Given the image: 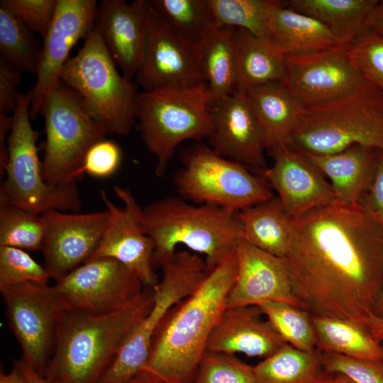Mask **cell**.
Masks as SVG:
<instances>
[{
  "label": "cell",
  "mask_w": 383,
  "mask_h": 383,
  "mask_svg": "<svg viewBox=\"0 0 383 383\" xmlns=\"http://www.w3.org/2000/svg\"><path fill=\"white\" fill-rule=\"evenodd\" d=\"M382 152L355 145L330 155L301 153L330 180L336 199L360 204L372 187Z\"/></svg>",
  "instance_id": "obj_24"
},
{
  "label": "cell",
  "mask_w": 383,
  "mask_h": 383,
  "mask_svg": "<svg viewBox=\"0 0 383 383\" xmlns=\"http://www.w3.org/2000/svg\"><path fill=\"white\" fill-rule=\"evenodd\" d=\"M97 7L95 0H57L55 17L43 38L36 82L29 92L31 118L40 113L45 96L60 82L72 48L94 29Z\"/></svg>",
  "instance_id": "obj_17"
},
{
  "label": "cell",
  "mask_w": 383,
  "mask_h": 383,
  "mask_svg": "<svg viewBox=\"0 0 383 383\" xmlns=\"http://www.w3.org/2000/svg\"><path fill=\"white\" fill-rule=\"evenodd\" d=\"M292 227L282 258L299 307L366 326L383 283V226L360 204L335 198Z\"/></svg>",
  "instance_id": "obj_1"
},
{
  "label": "cell",
  "mask_w": 383,
  "mask_h": 383,
  "mask_svg": "<svg viewBox=\"0 0 383 383\" xmlns=\"http://www.w3.org/2000/svg\"><path fill=\"white\" fill-rule=\"evenodd\" d=\"M253 371L255 383H316L326 373L318 349L309 353L287 343Z\"/></svg>",
  "instance_id": "obj_32"
},
{
  "label": "cell",
  "mask_w": 383,
  "mask_h": 383,
  "mask_svg": "<svg viewBox=\"0 0 383 383\" xmlns=\"http://www.w3.org/2000/svg\"><path fill=\"white\" fill-rule=\"evenodd\" d=\"M211 148L220 155L253 168L260 175L267 168L266 146L245 94L234 93L209 101Z\"/></svg>",
  "instance_id": "obj_19"
},
{
  "label": "cell",
  "mask_w": 383,
  "mask_h": 383,
  "mask_svg": "<svg viewBox=\"0 0 383 383\" xmlns=\"http://www.w3.org/2000/svg\"><path fill=\"white\" fill-rule=\"evenodd\" d=\"M0 383H28V381L21 370L14 365L10 372H1Z\"/></svg>",
  "instance_id": "obj_50"
},
{
  "label": "cell",
  "mask_w": 383,
  "mask_h": 383,
  "mask_svg": "<svg viewBox=\"0 0 383 383\" xmlns=\"http://www.w3.org/2000/svg\"><path fill=\"white\" fill-rule=\"evenodd\" d=\"M318 350L326 372L341 373L357 383H383V361L359 360Z\"/></svg>",
  "instance_id": "obj_41"
},
{
  "label": "cell",
  "mask_w": 383,
  "mask_h": 383,
  "mask_svg": "<svg viewBox=\"0 0 383 383\" xmlns=\"http://www.w3.org/2000/svg\"><path fill=\"white\" fill-rule=\"evenodd\" d=\"M0 4L43 39L55 17L57 0H1Z\"/></svg>",
  "instance_id": "obj_42"
},
{
  "label": "cell",
  "mask_w": 383,
  "mask_h": 383,
  "mask_svg": "<svg viewBox=\"0 0 383 383\" xmlns=\"http://www.w3.org/2000/svg\"><path fill=\"white\" fill-rule=\"evenodd\" d=\"M14 365L21 370L26 378L28 383H57L48 379L43 374H40L33 367L28 365L21 359L14 361Z\"/></svg>",
  "instance_id": "obj_47"
},
{
  "label": "cell",
  "mask_w": 383,
  "mask_h": 383,
  "mask_svg": "<svg viewBox=\"0 0 383 383\" xmlns=\"http://www.w3.org/2000/svg\"><path fill=\"white\" fill-rule=\"evenodd\" d=\"M162 278L153 289L148 313L127 337L98 383H131L147 362L151 342L167 312L199 286L208 274L205 259L187 250L176 252L160 265Z\"/></svg>",
  "instance_id": "obj_11"
},
{
  "label": "cell",
  "mask_w": 383,
  "mask_h": 383,
  "mask_svg": "<svg viewBox=\"0 0 383 383\" xmlns=\"http://www.w3.org/2000/svg\"><path fill=\"white\" fill-rule=\"evenodd\" d=\"M372 313L379 318H383V283L376 303L374 306Z\"/></svg>",
  "instance_id": "obj_52"
},
{
  "label": "cell",
  "mask_w": 383,
  "mask_h": 383,
  "mask_svg": "<svg viewBox=\"0 0 383 383\" xmlns=\"http://www.w3.org/2000/svg\"><path fill=\"white\" fill-rule=\"evenodd\" d=\"M154 301L152 289L125 306L91 314L65 311L44 376L57 383H98Z\"/></svg>",
  "instance_id": "obj_3"
},
{
  "label": "cell",
  "mask_w": 383,
  "mask_h": 383,
  "mask_svg": "<svg viewBox=\"0 0 383 383\" xmlns=\"http://www.w3.org/2000/svg\"><path fill=\"white\" fill-rule=\"evenodd\" d=\"M193 383H255L253 367L233 354L206 350Z\"/></svg>",
  "instance_id": "obj_39"
},
{
  "label": "cell",
  "mask_w": 383,
  "mask_h": 383,
  "mask_svg": "<svg viewBox=\"0 0 383 383\" xmlns=\"http://www.w3.org/2000/svg\"><path fill=\"white\" fill-rule=\"evenodd\" d=\"M9 327L26 363L44 374L65 309L52 285L25 282L0 287Z\"/></svg>",
  "instance_id": "obj_12"
},
{
  "label": "cell",
  "mask_w": 383,
  "mask_h": 383,
  "mask_svg": "<svg viewBox=\"0 0 383 383\" xmlns=\"http://www.w3.org/2000/svg\"><path fill=\"white\" fill-rule=\"evenodd\" d=\"M366 326L372 337L382 343L383 341V318L372 313L366 319Z\"/></svg>",
  "instance_id": "obj_49"
},
{
  "label": "cell",
  "mask_w": 383,
  "mask_h": 383,
  "mask_svg": "<svg viewBox=\"0 0 383 383\" xmlns=\"http://www.w3.org/2000/svg\"><path fill=\"white\" fill-rule=\"evenodd\" d=\"M284 84L304 106L328 102L352 93L368 80L351 65L344 46L284 55Z\"/></svg>",
  "instance_id": "obj_16"
},
{
  "label": "cell",
  "mask_w": 383,
  "mask_h": 383,
  "mask_svg": "<svg viewBox=\"0 0 383 383\" xmlns=\"http://www.w3.org/2000/svg\"><path fill=\"white\" fill-rule=\"evenodd\" d=\"M21 72L11 64L0 59V113L14 112L19 94L16 89L21 81Z\"/></svg>",
  "instance_id": "obj_44"
},
{
  "label": "cell",
  "mask_w": 383,
  "mask_h": 383,
  "mask_svg": "<svg viewBox=\"0 0 383 383\" xmlns=\"http://www.w3.org/2000/svg\"><path fill=\"white\" fill-rule=\"evenodd\" d=\"M235 29L215 23L196 47L209 101L234 92Z\"/></svg>",
  "instance_id": "obj_29"
},
{
  "label": "cell",
  "mask_w": 383,
  "mask_h": 383,
  "mask_svg": "<svg viewBox=\"0 0 383 383\" xmlns=\"http://www.w3.org/2000/svg\"><path fill=\"white\" fill-rule=\"evenodd\" d=\"M241 238L282 257L292 238V218L277 196L238 212Z\"/></svg>",
  "instance_id": "obj_28"
},
{
  "label": "cell",
  "mask_w": 383,
  "mask_h": 383,
  "mask_svg": "<svg viewBox=\"0 0 383 383\" xmlns=\"http://www.w3.org/2000/svg\"><path fill=\"white\" fill-rule=\"evenodd\" d=\"M40 113L45 125V182L52 187L77 182L87 151L108 132L88 113L79 94L60 80L45 96Z\"/></svg>",
  "instance_id": "obj_9"
},
{
  "label": "cell",
  "mask_w": 383,
  "mask_h": 383,
  "mask_svg": "<svg viewBox=\"0 0 383 383\" xmlns=\"http://www.w3.org/2000/svg\"><path fill=\"white\" fill-rule=\"evenodd\" d=\"M206 83L138 92L137 128L156 157L155 174L162 177L177 147L187 140L209 138L212 131Z\"/></svg>",
  "instance_id": "obj_7"
},
{
  "label": "cell",
  "mask_w": 383,
  "mask_h": 383,
  "mask_svg": "<svg viewBox=\"0 0 383 383\" xmlns=\"http://www.w3.org/2000/svg\"><path fill=\"white\" fill-rule=\"evenodd\" d=\"M267 152L273 163L260 175L277 192L292 218L335 199L326 177L301 152L288 144Z\"/></svg>",
  "instance_id": "obj_21"
},
{
  "label": "cell",
  "mask_w": 383,
  "mask_h": 383,
  "mask_svg": "<svg viewBox=\"0 0 383 383\" xmlns=\"http://www.w3.org/2000/svg\"><path fill=\"white\" fill-rule=\"evenodd\" d=\"M284 55L272 43L250 32L236 28L234 93L245 94L260 85L285 81Z\"/></svg>",
  "instance_id": "obj_27"
},
{
  "label": "cell",
  "mask_w": 383,
  "mask_h": 383,
  "mask_svg": "<svg viewBox=\"0 0 383 383\" xmlns=\"http://www.w3.org/2000/svg\"><path fill=\"white\" fill-rule=\"evenodd\" d=\"M237 273L227 307L281 302L299 307L282 257L240 238L235 247Z\"/></svg>",
  "instance_id": "obj_20"
},
{
  "label": "cell",
  "mask_w": 383,
  "mask_h": 383,
  "mask_svg": "<svg viewBox=\"0 0 383 383\" xmlns=\"http://www.w3.org/2000/svg\"><path fill=\"white\" fill-rule=\"evenodd\" d=\"M113 192L123 203V206L115 205L106 192L100 190V196L109 213V219L102 238L89 260L114 259L129 268L145 287L153 289L160 280L153 266L154 244L141 225L143 208L128 188L114 186Z\"/></svg>",
  "instance_id": "obj_14"
},
{
  "label": "cell",
  "mask_w": 383,
  "mask_h": 383,
  "mask_svg": "<svg viewBox=\"0 0 383 383\" xmlns=\"http://www.w3.org/2000/svg\"><path fill=\"white\" fill-rule=\"evenodd\" d=\"M237 273L235 248L159 324L146 363L135 379L193 383L210 335L227 307Z\"/></svg>",
  "instance_id": "obj_2"
},
{
  "label": "cell",
  "mask_w": 383,
  "mask_h": 383,
  "mask_svg": "<svg viewBox=\"0 0 383 383\" xmlns=\"http://www.w3.org/2000/svg\"><path fill=\"white\" fill-rule=\"evenodd\" d=\"M12 116L0 113V174L4 175L8 161L7 138L12 126Z\"/></svg>",
  "instance_id": "obj_46"
},
{
  "label": "cell",
  "mask_w": 383,
  "mask_h": 383,
  "mask_svg": "<svg viewBox=\"0 0 383 383\" xmlns=\"http://www.w3.org/2000/svg\"><path fill=\"white\" fill-rule=\"evenodd\" d=\"M268 40L283 55L314 52L340 45L316 19L274 1L268 17Z\"/></svg>",
  "instance_id": "obj_25"
},
{
  "label": "cell",
  "mask_w": 383,
  "mask_h": 383,
  "mask_svg": "<svg viewBox=\"0 0 383 383\" xmlns=\"http://www.w3.org/2000/svg\"><path fill=\"white\" fill-rule=\"evenodd\" d=\"M272 2V0H208L216 24L242 28L267 40Z\"/></svg>",
  "instance_id": "obj_37"
},
{
  "label": "cell",
  "mask_w": 383,
  "mask_h": 383,
  "mask_svg": "<svg viewBox=\"0 0 383 383\" xmlns=\"http://www.w3.org/2000/svg\"><path fill=\"white\" fill-rule=\"evenodd\" d=\"M287 6L323 24L344 46L366 28L378 0H290Z\"/></svg>",
  "instance_id": "obj_30"
},
{
  "label": "cell",
  "mask_w": 383,
  "mask_h": 383,
  "mask_svg": "<svg viewBox=\"0 0 383 383\" xmlns=\"http://www.w3.org/2000/svg\"><path fill=\"white\" fill-rule=\"evenodd\" d=\"M50 279L45 267L37 262L27 251L0 246V287L25 282L48 285Z\"/></svg>",
  "instance_id": "obj_40"
},
{
  "label": "cell",
  "mask_w": 383,
  "mask_h": 383,
  "mask_svg": "<svg viewBox=\"0 0 383 383\" xmlns=\"http://www.w3.org/2000/svg\"><path fill=\"white\" fill-rule=\"evenodd\" d=\"M316 348L359 360L383 361V345L367 326L351 321L311 316Z\"/></svg>",
  "instance_id": "obj_31"
},
{
  "label": "cell",
  "mask_w": 383,
  "mask_h": 383,
  "mask_svg": "<svg viewBox=\"0 0 383 383\" xmlns=\"http://www.w3.org/2000/svg\"><path fill=\"white\" fill-rule=\"evenodd\" d=\"M344 50L353 67L383 91V37L365 28Z\"/></svg>",
  "instance_id": "obj_38"
},
{
  "label": "cell",
  "mask_w": 383,
  "mask_h": 383,
  "mask_svg": "<svg viewBox=\"0 0 383 383\" xmlns=\"http://www.w3.org/2000/svg\"><path fill=\"white\" fill-rule=\"evenodd\" d=\"M360 204L374 220L383 226V152L379 159L372 187Z\"/></svg>",
  "instance_id": "obj_45"
},
{
  "label": "cell",
  "mask_w": 383,
  "mask_h": 383,
  "mask_svg": "<svg viewBox=\"0 0 383 383\" xmlns=\"http://www.w3.org/2000/svg\"><path fill=\"white\" fill-rule=\"evenodd\" d=\"M41 52L35 33L0 4V59L22 72L37 74Z\"/></svg>",
  "instance_id": "obj_34"
},
{
  "label": "cell",
  "mask_w": 383,
  "mask_h": 383,
  "mask_svg": "<svg viewBox=\"0 0 383 383\" xmlns=\"http://www.w3.org/2000/svg\"><path fill=\"white\" fill-rule=\"evenodd\" d=\"M316 383H357L349 377L341 373L326 372Z\"/></svg>",
  "instance_id": "obj_51"
},
{
  "label": "cell",
  "mask_w": 383,
  "mask_h": 383,
  "mask_svg": "<svg viewBox=\"0 0 383 383\" xmlns=\"http://www.w3.org/2000/svg\"><path fill=\"white\" fill-rule=\"evenodd\" d=\"M261 314L257 306L226 307L210 335L206 350L264 359L272 355L286 343Z\"/></svg>",
  "instance_id": "obj_23"
},
{
  "label": "cell",
  "mask_w": 383,
  "mask_h": 383,
  "mask_svg": "<svg viewBox=\"0 0 383 383\" xmlns=\"http://www.w3.org/2000/svg\"><path fill=\"white\" fill-rule=\"evenodd\" d=\"M151 6L180 38L197 47L215 24L208 0H151Z\"/></svg>",
  "instance_id": "obj_33"
},
{
  "label": "cell",
  "mask_w": 383,
  "mask_h": 383,
  "mask_svg": "<svg viewBox=\"0 0 383 383\" xmlns=\"http://www.w3.org/2000/svg\"><path fill=\"white\" fill-rule=\"evenodd\" d=\"M287 144L299 152L316 155L355 145L383 152V91L367 81L349 94L304 107Z\"/></svg>",
  "instance_id": "obj_5"
},
{
  "label": "cell",
  "mask_w": 383,
  "mask_h": 383,
  "mask_svg": "<svg viewBox=\"0 0 383 383\" xmlns=\"http://www.w3.org/2000/svg\"><path fill=\"white\" fill-rule=\"evenodd\" d=\"M259 307L286 343L303 351L316 350L315 331L309 313L281 302H268Z\"/></svg>",
  "instance_id": "obj_36"
},
{
  "label": "cell",
  "mask_w": 383,
  "mask_h": 383,
  "mask_svg": "<svg viewBox=\"0 0 383 383\" xmlns=\"http://www.w3.org/2000/svg\"><path fill=\"white\" fill-rule=\"evenodd\" d=\"M262 131L266 149L287 144L304 106L280 82H269L245 93Z\"/></svg>",
  "instance_id": "obj_26"
},
{
  "label": "cell",
  "mask_w": 383,
  "mask_h": 383,
  "mask_svg": "<svg viewBox=\"0 0 383 383\" xmlns=\"http://www.w3.org/2000/svg\"><path fill=\"white\" fill-rule=\"evenodd\" d=\"M140 221L154 244V267L184 245L205 257L209 272L241 238L238 212L213 204H192L180 196L148 204L142 209Z\"/></svg>",
  "instance_id": "obj_4"
},
{
  "label": "cell",
  "mask_w": 383,
  "mask_h": 383,
  "mask_svg": "<svg viewBox=\"0 0 383 383\" xmlns=\"http://www.w3.org/2000/svg\"><path fill=\"white\" fill-rule=\"evenodd\" d=\"M96 30L65 64L60 80L79 94L88 113L108 133L123 135L135 121L136 84L121 75Z\"/></svg>",
  "instance_id": "obj_6"
},
{
  "label": "cell",
  "mask_w": 383,
  "mask_h": 383,
  "mask_svg": "<svg viewBox=\"0 0 383 383\" xmlns=\"http://www.w3.org/2000/svg\"><path fill=\"white\" fill-rule=\"evenodd\" d=\"M45 235L41 252L45 267L57 280L89 260L107 227V210L65 213L52 210L41 214Z\"/></svg>",
  "instance_id": "obj_18"
},
{
  "label": "cell",
  "mask_w": 383,
  "mask_h": 383,
  "mask_svg": "<svg viewBox=\"0 0 383 383\" xmlns=\"http://www.w3.org/2000/svg\"><path fill=\"white\" fill-rule=\"evenodd\" d=\"M44 235L41 214L18 207L0 196V246L40 250Z\"/></svg>",
  "instance_id": "obj_35"
},
{
  "label": "cell",
  "mask_w": 383,
  "mask_h": 383,
  "mask_svg": "<svg viewBox=\"0 0 383 383\" xmlns=\"http://www.w3.org/2000/svg\"><path fill=\"white\" fill-rule=\"evenodd\" d=\"M30 108L29 92L19 94L7 138L8 161L0 196L38 214L52 210L77 213L82 200L77 182L52 187L43 179L37 148L38 133L31 126Z\"/></svg>",
  "instance_id": "obj_8"
},
{
  "label": "cell",
  "mask_w": 383,
  "mask_h": 383,
  "mask_svg": "<svg viewBox=\"0 0 383 383\" xmlns=\"http://www.w3.org/2000/svg\"><path fill=\"white\" fill-rule=\"evenodd\" d=\"M136 82L150 91L205 83L196 47L177 36L151 6Z\"/></svg>",
  "instance_id": "obj_15"
},
{
  "label": "cell",
  "mask_w": 383,
  "mask_h": 383,
  "mask_svg": "<svg viewBox=\"0 0 383 383\" xmlns=\"http://www.w3.org/2000/svg\"><path fill=\"white\" fill-rule=\"evenodd\" d=\"M66 311L99 314L118 310L145 287L126 266L112 258L89 260L52 285Z\"/></svg>",
  "instance_id": "obj_13"
},
{
  "label": "cell",
  "mask_w": 383,
  "mask_h": 383,
  "mask_svg": "<svg viewBox=\"0 0 383 383\" xmlns=\"http://www.w3.org/2000/svg\"><path fill=\"white\" fill-rule=\"evenodd\" d=\"M150 4L147 0H102L94 28L123 75L132 80L142 62Z\"/></svg>",
  "instance_id": "obj_22"
},
{
  "label": "cell",
  "mask_w": 383,
  "mask_h": 383,
  "mask_svg": "<svg viewBox=\"0 0 383 383\" xmlns=\"http://www.w3.org/2000/svg\"><path fill=\"white\" fill-rule=\"evenodd\" d=\"M121 151L114 142L105 138L94 144L87 151L79 173L104 178L112 175L121 162Z\"/></svg>",
  "instance_id": "obj_43"
},
{
  "label": "cell",
  "mask_w": 383,
  "mask_h": 383,
  "mask_svg": "<svg viewBox=\"0 0 383 383\" xmlns=\"http://www.w3.org/2000/svg\"><path fill=\"white\" fill-rule=\"evenodd\" d=\"M366 28L383 37V0H378Z\"/></svg>",
  "instance_id": "obj_48"
},
{
  "label": "cell",
  "mask_w": 383,
  "mask_h": 383,
  "mask_svg": "<svg viewBox=\"0 0 383 383\" xmlns=\"http://www.w3.org/2000/svg\"><path fill=\"white\" fill-rule=\"evenodd\" d=\"M131 383H145L140 380L133 379Z\"/></svg>",
  "instance_id": "obj_53"
},
{
  "label": "cell",
  "mask_w": 383,
  "mask_h": 383,
  "mask_svg": "<svg viewBox=\"0 0 383 383\" xmlns=\"http://www.w3.org/2000/svg\"><path fill=\"white\" fill-rule=\"evenodd\" d=\"M182 167L174 186L180 196L197 204H213L238 212L273 197L261 175L226 158L211 147L197 143L181 153Z\"/></svg>",
  "instance_id": "obj_10"
}]
</instances>
